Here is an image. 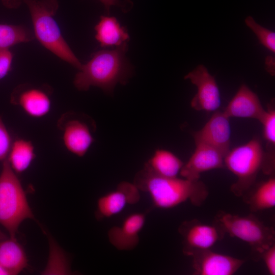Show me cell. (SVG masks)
Listing matches in <instances>:
<instances>
[{"instance_id":"1","label":"cell","mask_w":275,"mask_h":275,"mask_svg":"<svg viewBox=\"0 0 275 275\" xmlns=\"http://www.w3.org/2000/svg\"><path fill=\"white\" fill-rule=\"evenodd\" d=\"M138 188L149 195L158 208L170 209L186 201L196 206L202 205L209 191L202 181L161 176L144 168L135 175L133 182Z\"/></svg>"},{"instance_id":"2","label":"cell","mask_w":275,"mask_h":275,"mask_svg":"<svg viewBox=\"0 0 275 275\" xmlns=\"http://www.w3.org/2000/svg\"><path fill=\"white\" fill-rule=\"evenodd\" d=\"M127 42L113 50L95 52L91 60L82 65L76 74L74 84L80 91L96 86L112 92L118 83H126L131 68L125 57Z\"/></svg>"},{"instance_id":"3","label":"cell","mask_w":275,"mask_h":275,"mask_svg":"<svg viewBox=\"0 0 275 275\" xmlns=\"http://www.w3.org/2000/svg\"><path fill=\"white\" fill-rule=\"evenodd\" d=\"M30 12L35 36L46 48L79 69L82 64L64 39L54 19L57 0H23Z\"/></svg>"},{"instance_id":"4","label":"cell","mask_w":275,"mask_h":275,"mask_svg":"<svg viewBox=\"0 0 275 275\" xmlns=\"http://www.w3.org/2000/svg\"><path fill=\"white\" fill-rule=\"evenodd\" d=\"M27 219H34L21 183L7 159L0 174V224L15 238L19 226Z\"/></svg>"},{"instance_id":"5","label":"cell","mask_w":275,"mask_h":275,"mask_svg":"<svg viewBox=\"0 0 275 275\" xmlns=\"http://www.w3.org/2000/svg\"><path fill=\"white\" fill-rule=\"evenodd\" d=\"M265 160V152L257 138L230 150L225 156L224 165L237 178L231 186L234 195L241 197L249 190L259 172H263Z\"/></svg>"},{"instance_id":"6","label":"cell","mask_w":275,"mask_h":275,"mask_svg":"<svg viewBox=\"0 0 275 275\" xmlns=\"http://www.w3.org/2000/svg\"><path fill=\"white\" fill-rule=\"evenodd\" d=\"M214 222L225 233L248 244L255 260L260 259L262 253L274 243V229L253 214L242 216L221 211Z\"/></svg>"},{"instance_id":"7","label":"cell","mask_w":275,"mask_h":275,"mask_svg":"<svg viewBox=\"0 0 275 275\" xmlns=\"http://www.w3.org/2000/svg\"><path fill=\"white\" fill-rule=\"evenodd\" d=\"M178 230L183 238V252L188 256L195 251L210 249L225 233L215 223L209 225L196 219L183 222Z\"/></svg>"},{"instance_id":"8","label":"cell","mask_w":275,"mask_h":275,"mask_svg":"<svg viewBox=\"0 0 275 275\" xmlns=\"http://www.w3.org/2000/svg\"><path fill=\"white\" fill-rule=\"evenodd\" d=\"M197 88L191 100L192 108L198 111H216L221 105L219 90L214 77L203 65H199L184 76Z\"/></svg>"},{"instance_id":"9","label":"cell","mask_w":275,"mask_h":275,"mask_svg":"<svg viewBox=\"0 0 275 275\" xmlns=\"http://www.w3.org/2000/svg\"><path fill=\"white\" fill-rule=\"evenodd\" d=\"M191 257L194 274L232 275L243 265L245 260L218 253L210 249L195 251Z\"/></svg>"},{"instance_id":"10","label":"cell","mask_w":275,"mask_h":275,"mask_svg":"<svg viewBox=\"0 0 275 275\" xmlns=\"http://www.w3.org/2000/svg\"><path fill=\"white\" fill-rule=\"evenodd\" d=\"M229 119L224 112L216 111L205 125L193 133L195 144L209 145L225 156L230 151V146Z\"/></svg>"},{"instance_id":"11","label":"cell","mask_w":275,"mask_h":275,"mask_svg":"<svg viewBox=\"0 0 275 275\" xmlns=\"http://www.w3.org/2000/svg\"><path fill=\"white\" fill-rule=\"evenodd\" d=\"M140 190L133 183L123 181L116 190L100 197L97 203V216L109 218L120 213L128 204H134L140 200Z\"/></svg>"},{"instance_id":"12","label":"cell","mask_w":275,"mask_h":275,"mask_svg":"<svg viewBox=\"0 0 275 275\" xmlns=\"http://www.w3.org/2000/svg\"><path fill=\"white\" fill-rule=\"evenodd\" d=\"M195 145L194 152L180 171L183 178L198 180L203 172L225 167V156L219 151L204 144Z\"/></svg>"},{"instance_id":"13","label":"cell","mask_w":275,"mask_h":275,"mask_svg":"<svg viewBox=\"0 0 275 275\" xmlns=\"http://www.w3.org/2000/svg\"><path fill=\"white\" fill-rule=\"evenodd\" d=\"M146 222V215L141 212L128 215L118 226L111 228L107 233L110 243L119 251L134 249L139 242V235Z\"/></svg>"},{"instance_id":"14","label":"cell","mask_w":275,"mask_h":275,"mask_svg":"<svg viewBox=\"0 0 275 275\" xmlns=\"http://www.w3.org/2000/svg\"><path fill=\"white\" fill-rule=\"evenodd\" d=\"M62 121L60 126L65 147L77 156H84L94 142L89 125L78 119L64 118Z\"/></svg>"},{"instance_id":"15","label":"cell","mask_w":275,"mask_h":275,"mask_svg":"<svg viewBox=\"0 0 275 275\" xmlns=\"http://www.w3.org/2000/svg\"><path fill=\"white\" fill-rule=\"evenodd\" d=\"M265 111L257 95L243 84L224 112L229 118H251L260 121Z\"/></svg>"},{"instance_id":"16","label":"cell","mask_w":275,"mask_h":275,"mask_svg":"<svg viewBox=\"0 0 275 275\" xmlns=\"http://www.w3.org/2000/svg\"><path fill=\"white\" fill-rule=\"evenodd\" d=\"M11 100L33 118L45 116L51 108V100L48 94L38 88L19 87L13 93Z\"/></svg>"},{"instance_id":"17","label":"cell","mask_w":275,"mask_h":275,"mask_svg":"<svg viewBox=\"0 0 275 275\" xmlns=\"http://www.w3.org/2000/svg\"><path fill=\"white\" fill-rule=\"evenodd\" d=\"M26 253L15 238L0 240V264L9 275L17 274L28 266Z\"/></svg>"},{"instance_id":"18","label":"cell","mask_w":275,"mask_h":275,"mask_svg":"<svg viewBox=\"0 0 275 275\" xmlns=\"http://www.w3.org/2000/svg\"><path fill=\"white\" fill-rule=\"evenodd\" d=\"M95 30V38L102 47L119 46L129 39L125 28L114 17L101 16Z\"/></svg>"},{"instance_id":"19","label":"cell","mask_w":275,"mask_h":275,"mask_svg":"<svg viewBox=\"0 0 275 275\" xmlns=\"http://www.w3.org/2000/svg\"><path fill=\"white\" fill-rule=\"evenodd\" d=\"M184 164L174 154L165 150H156L145 168L158 175L167 177H177Z\"/></svg>"},{"instance_id":"20","label":"cell","mask_w":275,"mask_h":275,"mask_svg":"<svg viewBox=\"0 0 275 275\" xmlns=\"http://www.w3.org/2000/svg\"><path fill=\"white\" fill-rule=\"evenodd\" d=\"M7 159L16 173H22L31 166L35 157L32 143L24 139H18L12 143Z\"/></svg>"},{"instance_id":"21","label":"cell","mask_w":275,"mask_h":275,"mask_svg":"<svg viewBox=\"0 0 275 275\" xmlns=\"http://www.w3.org/2000/svg\"><path fill=\"white\" fill-rule=\"evenodd\" d=\"M250 209L254 212L273 208L275 206V178L271 177L262 183L248 200Z\"/></svg>"},{"instance_id":"22","label":"cell","mask_w":275,"mask_h":275,"mask_svg":"<svg viewBox=\"0 0 275 275\" xmlns=\"http://www.w3.org/2000/svg\"><path fill=\"white\" fill-rule=\"evenodd\" d=\"M33 38L30 31L22 26L0 24V50L29 42Z\"/></svg>"},{"instance_id":"23","label":"cell","mask_w":275,"mask_h":275,"mask_svg":"<svg viewBox=\"0 0 275 275\" xmlns=\"http://www.w3.org/2000/svg\"><path fill=\"white\" fill-rule=\"evenodd\" d=\"M246 25L254 33L260 43L266 48L275 52V33L257 23L251 16L245 19Z\"/></svg>"},{"instance_id":"24","label":"cell","mask_w":275,"mask_h":275,"mask_svg":"<svg viewBox=\"0 0 275 275\" xmlns=\"http://www.w3.org/2000/svg\"><path fill=\"white\" fill-rule=\"evenodd\" d=\"M263 125V136L269 148L273 149L275 145V109L269 107L259 121Z\"/></svg>"},{"instance_id":"25","label":"cell","mask_w":275,"mask_h":275,"mask_svg":"<svg viewBox=\"0 0 275 275\" xmlns=\"http://www.w3.org/2000/svg\"><path fill=\"white\" fill-rule=\"evenodd\" d=\"M12 143L11 137L0 117V160H6Z\"/></svg>"},{"instance_id":"26","label":"cell","mask_w":275,"mask_h":275,"mask_svg":"<svg viewBox=\"0 0 275 275\" xmlns=\"http://www.w3.org/2000/svg\"><path fill=\"white\" fill-rule=\"evenodd\" d=\"M12 59L13 54L9 49L0 50V80L10 70Z\"/></svg>"},{"instance_id":"27","label":"cell","mask_w":275,"mask_h":275,"mask_svg":"<svg viewBox=\"0 0 275 275\" xmlns=\"http://www.w3.org/2000/svg\"><path fill=\"white\" fill-rule=\"evenodd\" d=\"M267 269L271 275L275 274V243L266 249L261 255Z\"/></svg>"},{"instance_id":"28","label":"cell","mask_w":275,"mask_h":275,"mask_svg":"<svg viewBox=\"0 0 275 275\" xmlns=\"http://www.w3.org/2000/svg\"><path fill=\"white\" fill-rule=\"evenodd\" d=\"M275 60L272 56H268L265 59L266 70L272 76L274 75Z\"/></svg>"},{"instance_id":"29","label":"cell","mask_w":275,"mask_h":275,"mask_svg":"<svg viewBox=\"0 0 275 275\" xmlns=\"http://www.w3.org/2000/svg\"><path fill=\"white\" fill-rule=\"evenodd\" d=\"M5 4L10 8H15L18 6L21 0H3Z\"/></svg>"},{"instance_id":"30","label":"cell","mask_w":275,"mask_h":275,"mask_svg":"<svg viewBox=\"0 0 275 275\" xmlns=\"http://www.w3.org/2000/svg\"><path fill=\"white\" fill-rule=\"evenodd\" d=\"M105 6L106 10L109 11L111 6L117 4V0H99Z\"/></svg>"},{"instance_id":"31","label":"cell","mask_w":275,"mask_h":275,"mask_svg":"<svg viewBox=\"0 0 275 275\" xmlns=\"http://www.w3.org/2000/svg\"><path fill=\"white\" fill-rule=\"evenodd\" d=\"M0 275H9L7 271L0 264Z\"/></svg>"},{"instance_id":"32","label":"cell","mask_w":275,"mask_h":275,"mask_svg":"<svg viewBox=\"0 0 275 275\" xmlns=\"http://www.w3.org/2000/svg\"><path fill=\"white\" fill-rule=\"evenodd\" d=\"M5 238H6L5 235L1 232H0V240L4 239Z\"/></svg>"}]
</instances>
